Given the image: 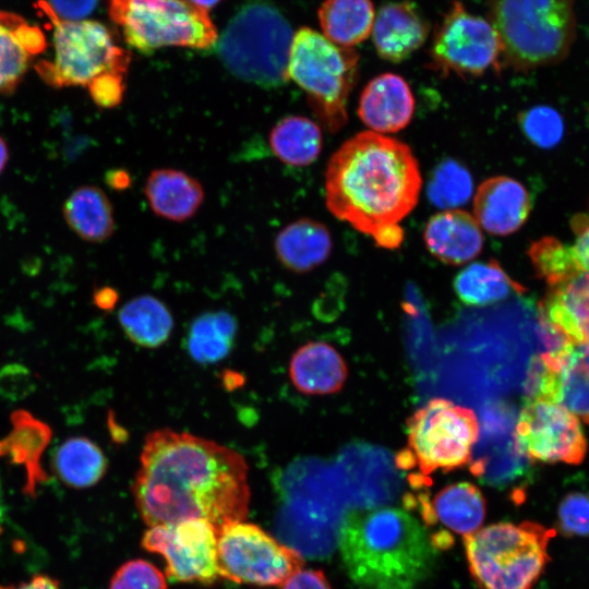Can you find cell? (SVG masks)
Instances as JSON below:
<instances>
[{"instance_id": "50", "label": "cell", "mask_w": 589, "mask_h": 589, "mask_svg": "<svg viewBox=\"0 0 589 589\" xmlns=\"http://www.w3.org/2000/svg\"><path fill=\"white\" fill-rule=\"evenodd\" d=\"M189 1L205 10L211 9L215 7L218 2H220V0H189Z\"/></svg>"}, {"instance_id": "20", "label": "cell", "mask_w": 589, "mask_h": 589, "mask_svg": "<svg viewBox=\"0 0 589 589\" xmlns=\"http://www.w3.org/2000/svg\"><path fill=\"white\" fill-rule=\"evenodd\" d=\"M540 318L569 342L589 344V273L550 287L540 304Z\"/></svg>"}, {"instance_id": "16", "label": "cell", "mask_w": 589, "mask_h": 589, "mask_svg": "<svg viewBox=\"0 0 589 589\" xmlns=\"http://www.w3.org/2000/svg\"><path fill=\"white\" fill-rule=\"evenodd\" d=\"M530 397L564 407L589 424V362L577 345L548 350L534 359L527 381Z\"/></svg>"}, {"instance_id": "13", "label": "cell", "mask_w": 589, "mask_h": 589, "mask_svg": "<svg viewBox=\"0 0 589 589\" xmlns=\"http://www.w3.org/2000/svg\"><path fill=\"white\" fill-rule=\"evenodd\" d=\"M502 47L489 20L454 1L437 24L430 49V68L441 74L477 77L501 70Z\"/></svg>"}, {"instance_id": "34", "label": "cell", "mask_w": 589, "mask_h": 589, "mask_svg": "<svg viewBox=\"0 0 589 589\" xmlns=\"http://www.w3.org/2000/svg\"><path fill=\"white\" fill-rule=\"evenodd\" d=\"M237 329V321L229 312H205L190 326L188 352L194 361L202 364L218 362L231 351Z\"/></svg>"}, {"instance_id": "44", "label": "cell", "mask_w": 589, "mask_h": 589, "mask_svg": "<svg viewBox=\"0 0 589 589\" xmlns=\"http://www.w3.org/2000/svg\"><path fill=\"white\" fill-rule=\"evenodd\" d=\"M375 244L383 249H397L404 240V230L399 224L386 226L373 233Z\"/></svg>"}, {"instance_id": "27", "label": "cell", "mask_w": 589, "mask_h": 589, "mask_svg": "<svg viewBox=\"0 0 589 589\" xmlns=\"http://www.w3.org/2000/svg\"><path fill=\"white\" fill-rule=\"evenodd\" d=\"M62 213L69 227L87 242H104L115 231L111 202L98 187L74 190L65 200Z\"/></svg>"}, {"instance_id": "7", "label": "cell", "mask_w": 589, "mask_h": 589, "mask_svg": "<svg viewBox=\"0 0 589 589\" xmlns=\"http://www.w3.org/2000/svg\"><path fill=\"white\" fill-rule=\"evenodd\" d=\"M359 75V55L338 46L323 34L302 27L293 34L287 79L306 94L318 122L329 132L347 122V99Z\"/></svg>"}, {"instance_id": "38", "label": "cell", "mask_w": 589, "mask_h": 589, "mask_svg": "<svg viewBox=\"0 0 589 589\" xmlns=\"http://www.w3.org/2000/svg\"><path fill=\"white\" fill-rule=\"evenodd\" d=\"M109 589H167V580L155 565L136 558L124 563L116 570Z\"/></svg>"}, {"instance_id": "22", "label": "cell", "mask_w": 589, "mask_h": 589, "mask_svg": "<svg viewBox=\"0 0 589 589\" xmlns=\"http://www.w3.org/2000/svg\"><path fill=\"white\" fill-rule=\"evenodd\" d=\"M46 47L45 35L37 25L19 14L0 10V95L15 91L31 59Z\"/></svg>"}, {"instance_id": "26", "label": "cell", "mask_w": 589, "mask_h": 589, "mask_svg": "<svg viewBox=\"0 0 589 589\" xmlns=\"http://www.w3.org/2000/svg\"><path fill=\"white\" fill-rule=\"evenodd\" d=\"M11 432L0 440V457L9 455L12 462L26 471L24 493L34 496L37 486L47 481L40 458L51 438V429L28 411L16 410L11 414Z\"/></svg>"}, {"instance_id": "35", "label": "cell", "mask_w": 589, "mask_h": 589, "mask_svg": "<svg viewBox=\"0 0 589 589\" xmlns=\"http://www.w3.org/2000/svg\"><path fill=\"white\" fill-rule=\"evenodd\" d=\"M473 182L466 167L455 159H444L433 169L428 183V197L438 207L456 209L472 195Z\"/></svg>"}, {"instance_id": "21", "label": "cell", "mask_w": 589, "mask_h": 589, "mask_svg": "<svg viewBox=\"0 0 589 589\" xmlns=\"http://www.w3.org/2000/svg\"><path fill=\"white\" fill-rule=\"evenodd\" d=\"M423 240L434 257L449 265L471 261L481 253L484 242L474 216L461 209H446L432 216Z\"/></svg>"}, {"instance_id": "47", "label": "cell", "mask_w": 589, "mask_h": 589, "mask_svg": "<svg viewBox=\"0 0 589 589\" xmlns=\"http://www.w3.org/2000/svg\"><path fill=\"white\" fill-rule=\"evenodd\" d=\"M106 181L111 188L122 190L129 187L130 177L124 170H112L106 175Z\"/></svg>"}, {"instance_id": "30", "label": "cell", "mask_w": 589, "mask_h": 589, "mask_svg": "<svg viewBox=\"0 0 589 589\" xmlns=\"http://www.w3.org/2000/svg\"><path fill=\"white\" fill-rule=\"evenodd\" d=\"M318 20L328 40L350 48L370 36L375 11L371 0H324Z\"/></svg>"}, {"instance_id": "45", "label": "cell", "mask_w": 589, "mask_h": 589, "mask_svg": "<svg viewBox=\"0 0 589 589\" xmlns=\"http://www.w3.org/2000/svg\"><path fill=\"white\" fill-rule=\"evenodd\" d=\"M0 589H60L59 582L47 575H36L29 581L16 586H2Z\"/></svg>"}, {"instance_id": "14", "label": "cell", "mask_w": 589, "mask_h": 589, "mask_svg": "<svg viewBox=\"0 0 589 589\" xmlns=\"http://www.w3.org/2000/svg\"><path fill=\"white\" fill-rule=\"evenodd\" d=\"M142 546L166 561L176 581L212 585L218 578L217 529L205 519H184L149 527Z\"/></svg>"}, {"instance_id": "49", "label": "cell", "mask_w": 589, "mask_h": 589, "mask_svg": "<svg viewBox=\"0 0 589 589\" xmlns=\"http://www.w3.org/2000/svg\"><path fill=\"white\" fill-rule=\"evenodd\" d=\"M237 376H238L237 373H226L223 380L225 386L228 388L231 383L232 384L231 387L235 388V387H238L240 384H242L243 378L242 377L238 378Z\"/></svg>"}, {"instance_id": "10", "label": "cell", "mask_w": 589, "mask_h": 589, "mask_svg": "<svg viewBox=\"0 0 589 589\" xmlns=\"http://www.w3.org/2000/svg\"><path fill=\"white\" fill-rule=\"evenodd\" d=\"M108 12L125 43L142 52L207 49L218 39L207 10L189 0H108Z\"/></svg>"}, {"instance_id": "51", "label": "cell", "mask_w": 589, "mask_h": 589, "mask_svg": "<svg viewBox=\"0 0 589 589\" xmlns=\"http://www.w3.org/2000/svg\"><path fill=\"white\" fill-rule=\"evenodd\" d=\"M5 512H7V505L4 502V495H3L2 484L0 480V525L3 522L5 518Z\"/></svg>"}, {"instance_id": "33", "label": "cell", "mask_w": 589, "mask_h": 589, "mask_svg": "<svg viewBox=\"0 0 589 589\" xmlns=\"http://www.w3.org/2000/svg\"><path fill=\"white\" fill-rule=\"evenodd\" d=\"M458 298L469 305H485L502 301L525 288L512 279L495 260L477 262L461 269L454 279Z\"/></svg>"}, {"instance_id": "15", "label": "cell", "mask_w": 589, "mask_h": 589, "mask_svg": "<svg viewBox=\"0 0 589 589\" xmlns=\"http://www.w3.org/2000/svg\"><path fill=\"white\" fill-rule=\"evenodd\" d=\"M515 431L517 452L528 459L577 465L586 456L587 441L578 418L546 399L529 397Z\"/></svg>"}, {"instance_id": "3", "label": "cell", "mask_w": 589, "mask_h": 589, "mask_svg": "<svg viewBox=\"0 0 589 589\" xmlns=\"http://www.w3.org/2000/svg\"><path fill=\"white\" fill-rule=\"evenodd\" d=\"M338 545L349 577L362 589H416L436 557L420 521L393 507L348 514Z\"/></svg>"}, {"instance_id": "42", "label": "cell", "mask_w": 589, "mask_h": 589, "mask_svg": "<svg viewBox=\"0 0 589 589\" xmlns=\"http://www.w3.org/2000/svg\"><path fill=\"white\" fill-rule=\"evenodd\" d=\"M52 12L67 21H81L89 15L98 0H44Z\"/></svg>"}, {"instance_id": "4", "label": "cell", "mask_w": 589, "mask_h": 589, "mask_svg": "<svg viewBox=\"0 0 589 589\" xmlns=\"http://www.w3.org/2000/svg\"><path fill=\"white\" fill-rule=\"evenodd\" d=\"M278 540L302 557L324 558L336 548L349 507L338 471L304 465L278 481Z\"/></svg>"}, {"instance_id": "28", "label": "cell", "mask_w": 589, "mask_h": 589, "mask_svg": "<svg viewBox=\"0 0 589 589\" xmlns=\"http://www.w3.org/2000/svg\"><path fill=\"white\" fill-rule=\"evenodd\" d=\"M118 321L131 342L148 349L163 346L173 329L171 312L152 294L128 301L119 311Z\"/></svg>"}, {"instance_id": "29", "label": "cell", "mask_w": 589, "mask_h": 589, "mask_svg": "<svg viewBox=\"0 0 589 589\" xmlns=\"http://www.w3.org/2000/svg\"><path fill=\"white\" fill-rule=\"evenodd\" d=\"M425 506L429 517L435 516L444 526L465 537L479 530L485 517V500L469 482L445 486Z\"/></svg>"}, {"instance_id": "18", "label": "cell", "mask_w": 589, "mask_h": 589, "mask_svg": "<svg viewBox=\"0 0 589 589\" xmlns=\"http://www.w3.org/2000/svg\"><path fill=\"white\" fill-rule=\"evenodd\" d=\"M414 112V98L404 77L383 73L362 89L358 115L376 133H395L405 129Z\"/></svg>"}, {"instance_id": "1", "label": "cell", "mask_w": 589, "mask_h": 589, "mask_svg": "<svg viewBox=\"0 0 589 589\" xmlns=\"http://www.w3.org/2000/svg\"><path fill=\"white\" fill-rule=\"evenodd\" d=\"M132 493L148 527L205 519L218 530L249 515V466L228 446L158 429L145 437Z\"/></svg>"}, {"instance_id": "9", "label": "cell", "mask_w": 589, "mask_h": 589, "mask_svg": "<svg viewBox=\"0 0 589 589\" xmlns=\"http://www.w3.org/2000/svg\"><path fill=\"white\" fill-rule=\"evenodd\" d=\"M37 4L53 27V60H41L35 67L46 83L87 87L107 73L127 75L131 56L116 45L106 26L88 20H62L44 0Z\"/></svg>"}, {"instance_id": "23", "label": "cell", "mask_w": 589, "mask_h": 589, "mask_svg": "<svg viewBox=\"0 0 589 589\" xmlns=\"http://www.w3.org/2000/svg\"><path fill=\"white\" fill-rule=\"evenodd\" d=\"M288 373L299 392L305 395H328L344 386L348 369L333 346L324 341H309L292 354Z\"/></svg>"}, {"instance_id": "36", "label": "cell", "mask_w": 589, "mask_h": 589, "mask_svg": "<svg viewBox=\"0 0 589 589\" xmlns=\"http://www.w3.org/2000/svg\"><path fill=\"white\" fill-rule=\"evenodd\" d=\"M528 256L537 275L544 279L549 287L558 285L581 272L572 245L552 236L533 241L528 249Z\"/></svg>"}, {"instance_id": "41", "label": "cell", "mask_w": 589, "mask_h": 589, "mask_svg": "<svg viewBox=\"0 0 589 589\" xmlns=\"http://www.w3.org/2000/svg\"><path fill=\"white\" fill-rule=\"evenodd\" d=\"M575 236L572 250L581 272L589 273V213L577 214L570 220Z\"/></svg>"}, {"instance_id": "11", "label": "cell", "mask_w": 589, "mask_h": 589, "mask_svg": "<svg viewBox=\"0 0 589 589\" xmlns=\"http://www.w3.org/2000/svg\"><path fill=\"white\" fill-rule=\"evenodd\" d=\"M407 429L406 452L412 467L418 464L424 476L466 465L479 436L474 412L442 398L418 409L408 419Z\"/></svg>"}, {"instance_id": "8", "label": "cell", "mask_w": 589, "mask_h": 589, "mask_svg": "<svg viewBox=\"0 0 589 589\" xmlns=\"http://www.w3.org/2000/svg\"><path fill=\"white\" fill-rule=\"evenodd\" d=\"M534 522H498L466 536L470 572L483 589H531L549 561L553 537Z\"/></svg>"}, {"instance_id": "19", "label": "cell", "mask_w": 589, "mask_h": 589, "mask_svg": "<svg viewBox=\"0 0 589 589\" xmlns=\"http://www.w3.org/2000/svg\"><path fill=\"white\" fill-rule=\"evenodd\" d=\"M430 24L410 1L390 2L375 15L372 38L377 55L389 62L408 59L425 43Z\"/></svg>"}, {"instance_id": "43", "label": "cell", "mask_w": 589, "mask_h": 589, "mask_svg": "<svg viewBox=\"0 0 589 589\" xmlns=\"http://www.w3.org/2000/svg\"><path fill=\"white\" fill-rule=\"evenodd\" d=\"M280 589H332L330 585L320 569H299L287 578Z\"/></svg>"}, {"instance_id": "39", "label": "cell", "mask_w": 589, "mask_h": 589, "mask_svg": "<svg viewBox=\"0 0 589 589\" xmlns=\"http://www.w3.org/2000/svg\"><path fill=\"white\" fill-rule=\"evenodd\" d=\"M561 530L568 536L589 534V495L574 492L567 494L558 506Z\"/></svg>"}, {"instance_id": "40", "label": "cell", "mask_w": 589, "mask_h": 589, "mask_svg": "<svg viewBox=\"0 0 589 589\" xmlns=\"http://www.w3.org/2000/svg\"><path fill=\"white\" fill-rule=\"evenodd\" d=\"M125 74L107 73L88 84L87 89L92 99L101 108H113L122 99L125 88Z\"/></svg>"}, {"instance_id": "46", "label": "cell", "mask_w": 589, "mask_h": 589, "mask_svg": "<svg viewBox=\"0 0 589 589\" xmlns=\"http://www.w3.org/2000/svg\"><path fill=\"white\" fill-rule=\"evenodd\" d=\"M118 292L111 287H101L94 292L93 300L100 310H112L118 301Z\"/></svg>"}, {"instance_id": "25", "label": "cell", "mask_w": 589, "mask_h": 589, "mask_svg": "<svg viewBox=\"0 0 589 589\" xmlns=\"http://www.w3.org/2000/svg\"><path fill=\"white\" fill-rule=\"evenodd\" d=\"M333 240L328 228L314 219L300 218L276 236L274 250L287 269L304 274L322 265L330 255Z\"/></svg>"}, {"instance_id": "37", "label": "cell", "mask_w": 589, "mask_h": 589, "mask_svg": "<svg viewBox=\"0 0 589 589\" xmlns=\"http://www.w3.org/2000/svg\"><path fill=\"white\" fill-rule=\"evenodd\" d=\"M518 123L524 135L541 148L554 147L564 135L563 118L549 106H534L521 111Z\"/></svg>"}, {"instance_id": "32", "label": "cell", "mask_w": 589, "mask_h": 589, "mask_svg": "<svg viewBox=\"0 0 589 589\" xmlns=\"http://www.w3.org/2000/svg\"><path fill=\"white\" fill-rule=\"evenodd\" d=\"M268 142L273 154L280 161L304 167L317 159L323 135L317 122L303 116H288L273 127Z\"/></svg>"}, {"instance_id": "17", "label": "cell", "mask_w": 589, "mask_h": 589, "mask_svg": "<svg viewBox=\"0 0 589 589\" xmlns=\"http://www.w3.org/2000/svg\"><path fill=\"white\" fill-rule=\"evenodd\" d=\"M531 207V196L525 185L506 176L484 180L473 199L474 218L494 236H508L519 230Z\"/></svg>"}, {"instance_id": "2", "label": "cell", "mask_w": 589, "mask_h": 589, "mask_svg": "<svg viewBox=\"0 0 589 589\" xmlns=\"http://www.w3.org/2000/svg\"><path fill=\"white\" fill-rule=\"evenodd\" d=\"M422 184L413 153L383 134H356L332 155L325 172L328 211L356 230L372 236L397 225L417 205Z\"/></svg>"}, {"instance_id": "6", "label": "cell", "mask_w": 589, "mask_h": 589, "mask_svg": "<svg viewBox=\"0 0 589 589\" xmlns=\"http://www.w3.org/2000/svg\"><path fill=\"white\" fill-rule=\"evenodd\" d=\"M292 38L290 24L271 0H245L219 36L217 50L237 77L275 87L288 80Z\"/></svg>"}, {"instance_id": "5", "label": "cell", "mask_w": 589, "mask_h": 589, "mask_svg": "<svg viewBox=\"0 0 589 589\" xmlns=\"http://www.w3.org/2000/svg\"><path fill=\"white\" fill-rule=\"evenodd\" d=\"M488 20L500 38L501 69L560 63L576 39L574 0H490Z\"/></svg>"}, {"instance_id": "12", "label": "cell", "mask_w": 589, "mask_h": 589, "mask_svg": "<svg viewBox=\"0 0 589 589\" xmlns=\"http://www.w3.org/2000/svg\"><path fill=\"white\" fill-rule=\"evenodd\" d=\"M303 564L297 551L255 524L233 521L217 530L219 578L259 587L280 586Z\"/></svg>"}, {"instance_id": "48", "label": "cell", "mask_w": 589, "mask_h": 589, "mask_svg": "<svg viewBox=\"0 0 589 589\" xmlns=\"http://www.w3.org/2000/svg\"><path fill=\"white\" fill-rule=\"evenodd\" d=\"M9 160V149L5 141L0 135V173L5 168Z\"/></svg>"}, {"instance_id": "31", "label": "cell", "mask_w": 589, "mask_h": 589, "mask_svg": "<svg viewBox=\"0 0 589 589\" xmlns=\"http://www.w3.org/2000/svg\"><path fill=\"white\" fill-rule=\"evenodd\" d=\"M108 461L101 448L85 436H73L60 444L52 456V469L67 485L85 489L98 483Z\"/></svg>"}, {"instance_id": "24", "label": "cell", "mask_w": 589, "mask_h": 589, "mask_svg": "<svg viewBox=\"0 0 589 589\" xmlns=\"http://www.w3.org/2000/svg\"><path fill=\"white\" fill-rule=\"evenodd\" d=\"M144 193L157 216L177 223L193 217L205 196L195 178L172 168L153 170L146 179Z\"/></svg>"}]
</instances>
